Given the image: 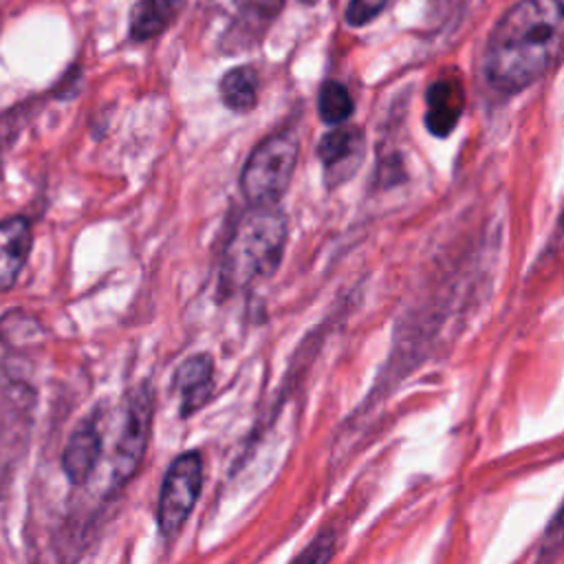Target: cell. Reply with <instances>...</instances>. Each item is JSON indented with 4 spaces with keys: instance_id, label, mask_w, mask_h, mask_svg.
<instances>
[{
    "instance_id": "10",
    "label": "cell",
    "mask_w": 564,
    "mask_h": 564,
    "mask_svg": "<svg viewBox=\"0 0 564 564\" xmlns=\"http://www.w3.org/2000/svg\"><path fill=\"white\" fill-rule=\"evenodd\" d=\"M361 150H364V139L357 128L335 126V130L322 137L317 145V156L322 159L328 176L346 178L359 165Z\"/></svg>"
},
{
    "instance_id": "2",
    "label": "cell",
    "mask_w": 564,
    "mask_h": 564,
    "mask_svg": "<svg viewBox=\"0 0 564 564\" xmlns=\"http://www.w3.org/2000/svg\"><path fill=\"white\" fill-rule=\"evenodd\" d=\"M286 242V218L273 205H253L234 227L220 264V291L236 293L271 278Z\"/></svg>"
},
{
    "instance_id": "4",
    "label": "cell",
    "mask_w": 564,
    "mask_h": 564,
    "mask_svg": "<svg viewBox=\"0 0 564 564\" xmlns=\"http://www.w3.org/2000/svg\"><path fill=\"white\" fill-rule=\"evenodd\" d=\"M203 487V460L198 452H185L176 456L161 485L159 494V509H156V522L163 533V538H174L187 516L192 513L198 494Z\"/></svg>"
},
{
    "instance_id": "7",
    "label": "cell",
    "mask_w": 564,
    "mask_h": 564,
    "mask_svg": "<svg viewBox=\"0 0 564 564\" xmlns=\"http://www.w3.org/2000/svg\"><path fill=\"white\" fill-rule=\"evenodd\" d=\"M33 245V229L26 216L0 220V293L9 291L24 269Z\"/></svg>"
},
{
    "instance_id": "18",
    "label": "cell",
    "mask_w": 564,
    "mask_h": 564,
    "mask_svg": "<svg viewBox=\"0 0 564 564\" xmlns=\"http://www.w3.org/2000/svg\"><path fill=\"white\" fill-rule=\"evenodd\" d=\"M302 2H306V4H311V2H317V0H302Z\"/></svg>"
},
{
    "instance_id": "14",
    "label": "cell",
    "mask_w": 564,
    "mask_h": 564,
    "mask_svg": "<svg viewBox=\"0 0 564 564\" xmlns=\"http://www.w3.org/2000/svg\"><path fill=\"white\" fill-rule=\"evenodd\" d=\"M317 110L322 121L330 126L344 123L352 112V99L344 84L339 82H324L317 97Z\"/></svg>"
},
{
    "instance_id": "11",
    "label": "cell",
    "mask_w": 564,
    "mask_h": 564,
    "mask_svg": "<svg viewBox=\"0 0 564 564\" xmlns=\"http://www.w3.org/2000/svg\"><path fill=\"white\" fill-rule=\"evenodd\" d=\"M463 86L454 77L438 79L427 90V112L425 123L432 134L445 137L454 130L460 112H463Z\"/></svg>"
},
{
    "instance_id": "12",
    "label": "cell",
    "mask_w": 564,
    "mask_h": 564,
    "mask_svg": "<svg viewBox=\"0 0 564 564\" xmlns=\"http://www.w3.org/2000/svg\"><path fill=\"white\" fill-rule=\"evenodd\" d=\"M187 0H139L130 11V37L137 42L161 35L185 9Z\"/></svg>"
},
{
    "instance_id": "15",
    "label": "cell",
    "mask_w": 564,
    "mask_h": 564,
    "mask_svg": "<svg viewBox=\"0 0 564 564\" xmlns=\"http://www.w3.org/2000/svg\"><path fill=\"white\" fill-rule=\"evenodd\" d=\"M335 551V533L322 531L313 542L293 560V564H328Z\"/></svg>"
},
{
    "instance_id": "16",
    "label": "cell",
    "mask_w": 564,
    "mask_h": 564,
    "mask_svg": "<svg viewBox=\"0 0 564 564\" xmlns=\"http://www.w3.org/2000/svg\"><path fill=\"white\" fill-rule=\"evenodd\" d=\"M390 0H350L346 7V22L352 26H361L377 18Z\"/></svg>"
},
{
    "instance_id": "6",
    "label": "cell",
    "mask_w": 564,
    "mask_h": 564,
    "mask_svg": "<svg viewBox=\"0 0 564 564\" xmlns=\"http://www.w3.org/2000/svg\"><path fill=\"white\" fill-rule=\"evenodd\" d=\"M214 13L227 20L223 29V46H245L258 37L267 22L278 13L280 0H212Z\"/></svg>"
},
{
    "instance_id": "8",
    "label": "cell",
    "mask_w": 564,
    "mask_h": 564,
    "mask_svg": "<svg viewBox=\"0 0 564 564\" xmlns=\"http://www.w3.org/2000/svg\"><path fill=\"white\" fill-rule=\"evenodd\" d=\"M174 386L181 394V414L189 416L200 410L214 390V364L209 355H194L181 361L174 372Z\"/></svg>"
},
{
    "instance_id": "9",
    "label": "cell",
    "mask_w": 564,
    "mask_h": 564,
    "mask_svg": "<svg viewBox=\"0 0 564 564\" xmlns=\"http://www.w3.org/2000/svg\"><path fill=\"white\" fill-rule=\"evenodd\" d=\"M99 456H101V434L97 430L95 419H88L70 434L64 447V454H62L64 474L73 485H84L95 471Z\"/></svg>"
},
{
    "instance_id": "3",
    "label": "cell",
    "mask_w": 564,
    "mask_h": 564,
    "mask_svg": "<svg viewBox=\"0 0 564 564\" xmlns=\"http://www.w3.org/2000/svg\"><path fill=\"white\" fill-rule=\"evenodd\" d=\"M297 165V139L289 132L273 134L249 154L240 187L251 205H275L286 192Z\"/></svg>"
},
{
    "instance_id": "17",
    "label": "cell",
    "mask_w": 564,
    "mask_h": 564,
    "mask_svg": "<svg viewBox=\"0 0 564 564\" xmlns=\"http://www.w3.org/2000/svg\"><path fill=\"white\" fill-rule=\"evenodd\" d=\"M0 176H2V154H0Z\"/></svg>"
},
{
    "instance_id": "1",
    "label": "cell",
    "mask_w": 564,
    "mask_h": 564,
    "mask_svg": "<svg viewBox=\"0 0 564 564\" xmlns=\"http://www.w3.org/2000/svg\"><path fill=\"white\" fill-rule=\"evenodd\" d=\"M562 0H520L494 26L485 48V77L502 93L538 82L560 57Z\"/></svg>"
},
{
    "instance_id": "5",
    "label": "cell",
    "mask_w": 564,
    "mask_h": 564,
    "mask_svg": "<svg viewBox=\"0 0 564 564\" xmlns=\"http://www.w3.org/2000/svg\"><path fill=\"white\" fill-rule=\"evenodd\" d=\"M152 410H154V405H152L150 388L139 386L128 399L123 427H121L119 441L115 445V458H112L115 485L128 482L134 476V471L139 469L148 438H150Z\"/></svg>"
},
{
    "instance_id": "13",
    "label": "cell",
    "mask_w": 564,
    "mask_h": 564,
    "mask_svg": "<svg viewBox=\"0 0 564 564\" xmlns=\"http://www.w3.org/2000/svg\"><path fill=\"white\" fill-rule=\"evenodd\" d=\"M220 99L234 112H247L258 101V73L251 66H238L223 75Z\"/></svg>"
}]
</instances>
